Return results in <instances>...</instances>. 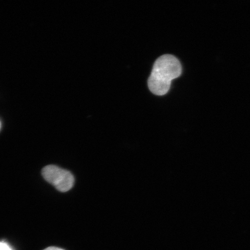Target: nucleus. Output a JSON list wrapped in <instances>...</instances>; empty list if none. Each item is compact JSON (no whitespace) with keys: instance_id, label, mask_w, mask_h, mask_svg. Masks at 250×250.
Masks as SVG:
<instances>
[{"instance_id":"3","label":"nucleus","mask_w":250,"mask_h":250,"mask_svg":"<svg viewBox=\"0 0 250 250\" xmlns=\"http://www.w3.org/2000/svg\"><path fill=\"white\" fill-rule=\"evenodd\" d=\"M0 250H13L11 248L7 243L0 242Z\"/></svg>"},{"instance_id":"2","label":"nucleus","mask_w":250,"mask_h":250,"mask_svg":"<svg viewBox=\"0 0 250 250\" xmlns=\"http://www.w3.org/2000/svg\"><path fill=\"white\" fill-rule=\"evenodd\" d=\"M42 174L46 181L62 192L68 191L74 186L73 174L56 166H47L43 168Z\"/></svg>"},{"instance_id":"4","label":"nucleus","mask_w":250,"mask_h":250,"mask_svg":"<svg viewBox=\"0 0 250 250\" xmlns=\"http://www.w3.org/2000/svg\"><path fill=\"white\" fill-rule=\"evenodd\" d=\"M43 250H64L61 248H56V247H49V248H46Z\"/></svg>"},{"instance_id":"1","label":"nucleus","mask_w":250,"mask_h":250,"mask_svg":"<svg viewBox=\"0 0 250 250\" xmlns=\"http://www.w3.org/2000/svg\"><path fill=\"white\" fill-rule=\"evenodd\" d=\"M182 73L180 62L171 55L161 56L156 60L148 80L150 91L157 96L166 95L169 90L171 81Z\"/></svg>"},{"instance_id":"5","label":"nucleus","mask_w":250,"mask_h":250,"mask_svg":"<svg viewBox=\"0 0 250 250\" xmlns=\"http://www.w3.org/2000/svg\"><path fill=\"white\" fill-rule=\"evenodd\" d=\"M1 122H0V129H1Z\"/></svg>"}]
</instances>
